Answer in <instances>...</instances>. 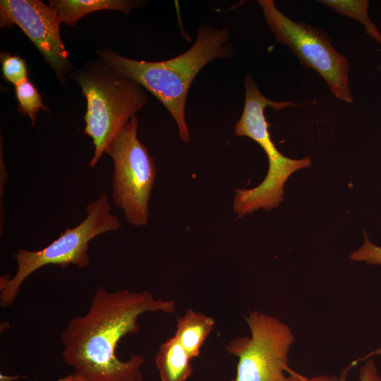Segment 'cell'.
<instances>
[{
  "label": "cell",
  "instance_id": "obj_16",
  "mask_svg": "<svg viewBox=\"0 0 381 381\" xmlns=\"http://www.w3.org/2000/svg\"><path fill=\"white\" fill-rule=\"evenodd\" d=\"M349 258L356 261H364L372 265H381V246L370 242L367 234L364 233L363 245L353 252Z\"/></svg>",
  "mask_w": 381,
  "mask_h": 381
},
{
  "label": "cell",
  "instance_id": "obj_10",
  "mask_svg": "<svg viewBox=\"0 0 381 381\" xmlns=\"http://www.w3.org/2000/svg\"><path fill=\"white\" fill-rule=\"evenodd\" d=\"M141 4L139 1L128 0H51L49 6L61 23L75 26L81 18L90 13L114 10L127 15Z\"/></svg>",
  "mask_w": 381,
  "mask_h": 381
},
{
  "label": "cell",
  "instance_id": "obj_3",
  "mask_svg": "<svg viewBox=\"0 0 381 381\" xmlns=\"http://www.w3.org/2000/svg\"><path fill=\"white\" fill-rule=\"evenodd\" d=\"M73 78L87 101L84 132L92 139L95 148L87 167L95 168L131 117L145 106L147 96L140 85L100 59L88 62Z\"/></svg>",
  "mask_w": 381,
  "mask_h": 381
},
{
  "label": "cell",
  "instance_id": "obj_17",
  "mask_svg": "<svg viewBox=\"0 0 381 381\" xmlns=\"http://www.w3.org/2000/svg\"><path fill=\"white\" fill-rule=\"evenodd\" d=\"M359 381H381L377 366L373 359L367 361L359 371Z\"/></svg>",
  "mask_w": 381,
  "mask_h": 381
},
{
  "label": "cell",
  "instance_id": "obj_2",
  "mask_svg": "<svg viewBox=\"0 0 381 381\" xmlns=\"http://www.w3.org/2000/svg\"><path fill=\"white\" fill-rule=\"evenodd\" d=\"M229 41L226 28L203 25L199 27L195 40L188 50L165 61L131 59L107 48L97 54L114 71L136 82L157 97L174 119L180 138L188 143L190 139L185 111L188 90L208 63L234 55Z\"/></svg>",
  "mask_w": 381,
  "mask_h": 381
},
{
  "label": "cell",
  "instance_id": "obj_14",
  "mask_svg": "<svg viewBox=\"0 0 381 381\" xmlns=\"http://www.w3.org/2000/svg\"><path fill=\"white\" fill-rule=\"evenodd\" d=\"M18 110L28 116L32 126L40 110L49 111L42 102V97L34 85L28 80L15 85Z\"/></svg>",
  "mask_w": 381,
  "mask_h": 381
},
{
  "label": "cell",
  "instance_id": "obj_1",
  "mask_svg": "<svg viewBox=\"0 0 381 381\" xmlns=\"http://www.w3.org/2000/svg\"><path fill=\"white\" fill-rule=\"evenodd\" d=\"M175 303L147 291H108L97 287L88 311L72 318L61 335L63 358L86 381H143L140 355L121 361L119 341L138 333V318L148 312L172 313Z\"/></svg>",
  "mask_w": 381,
  "mask_h": 381
},
{
  "label": "cell",
  "instance_id": "obj_12",
  "mask_svg": "<svg viewBox=\"0 0 381 381\" xmlns=\"http://www.w3.org/2000/svg\"><path fill=\"white\" fill-rule=\"evenodd\" d=\"M214 325V320L211 317L188 309L183 317L178 318L174 337L193 359L199 356Z\"/></svg>",
  "mask_w": 381,
  "mask_h": 381
},
{
  "label": "cell",
  "instance_id": "obj_15",
  "mask_svg": "<svg viewBox=\"0 0 381 381\" xmlns=\"http://www.w3.org/2000/svg\"><path fill=\"white\" fill-rule=\"evenodd\" d=\"M1 71L6 81L16 85L28 79L25 60L9 53L1 54Z\"/></svg>",
  "mask_w": 381,
  "mask_h": 381
},
{
  "label": "cell",
  "instance_id": "obj_13",
  "mask_svg": "<svg viewBox=\"0 0 381 381\" xmlns=\"http://www.w3.org/2000/svg\"><path fill=\"white\" fill-rule=\"evenodd\" d=\"M343 16L354 18L365 28L366 32L381 44V34L368 15V1L322 0L318 1Z\"/></svg>",
  "mask_w": 381,
  "mask_h": 381
},
{
  "label": "cell",
  "instance_id": "obj_20",
  "mask_svg": "<svg viewBox=\"0 0 381 381\" xmlns=\"http://www.w3.org/2000/svg\"><path fill=\"white\" fill-rule=\"evenodd\" d=\"M56 381H86V380L83 377H82L80 375L77 374L76 373H74L71 375L60 378L57 380Z\"/></svg>",
  "mask_w": 381,
  "mask_h": 381
},
{
  "label": "cell",
  "instance_id": "obj_8",
  "mask_svg": "<svg viewBox=\"0 0 381 381\" xmlns=\"http://www.w3.org/2000/svg\"><path fill=\"white\" fill-rule=\"evenodd\" d=\"M250 337H236L226 351L238 358L230 381H285L291 368L289 352L295 341L291 328L278 318L258 310L245 317Z\"/></svg>",
  "mask_w": 381,
  "mask_h": 381
},
{
  "label": "cell",
  "instance_id": "obj_11",
  "mask_svg": "<svg viewBox=\"0 0 381 381\" xmlns=\"http://www.w3.org/2000/svg\"><path fill=\"white\" fill-rule=\"evenodd\" d=\"M192 358L174 336L162 343L155 356L161 381H187L193 373Z\"/></svg>",
  "mask_w": 381,
  "mask_h": 381
},
{
  "label": "cell",
  "instance_id": "obj_4",
  "mask_svg": "<svg viewBox=\"0 0 381 381\" xmlns=\"http://www.w3.org/2000/svg\"><path fill=\"white\" fill-rule=\"evenodd\" d=\"M245 103L242 114L235 124V133L255 140L266 153L269 168L267 174L258 186L250 189H236L234 211L238 218L262 208L270 210L283 201L284 186L296 171L309 167L311 159L305 157L294 159L284 156L276 147L269 131L265 116L267 107L280 111L287 107H296L291 101L275 102L265 97L250 75L244 78Z\"/></svg>",
  "mask_w": 381,
  "mask_h": 381
},
{
  "label": "cell",
  "instance_id": "obj_7",
  "mask_svg": "<svg viewBox=\"0 0 381 381\" xmlns=\"http://www.w3.org/2000/svg\"><path fill=\"white\" fill-rule=\"evenodd\" d=\"M258 4L276 42L287 45L304 66L318 72L338 99L352 103L348 61L334 49L327 32L318 27L294 21L272 0H259Z\"/></svg>",
  "mask_w": 381,
  "mask_h": 381
},
{
  "label": "cell",
  "instance_id": "obj_9",
  "mask_svg": "<svg viewBox=\"0 0 381 381\" xmlns=\"http://www.w3.org/2000/svg\"><path fill=\"white\" fill-rule=\"evenodd\" d=\"M57 15L40 0H1V28L18 25L28 37L52 68L59 82L64 84L71 69L63 44Z\"/></svg>",
  "mask_w": 381,
  "mask_h": 381
},
{
  "label": "cell",
  "instance_id": "obj_18",
  "mask_svg": "<svg viewBox=\"0 0 381 381\" xmlns=\"http://www.w3.org/2000/svg\"><path fill=\"white\" fill-rule=\"evenodd\" d=\"M285 381H341L336 376L318 375L313 377H307L293 371L291 369L288 373Z\"/></svg>",
  "mask_w": 381,
  "mask_h": 381
},
{
  "label": "cell",
  "instance_id": "obj_19",
  "mask_svg": "<svg viewBox=\"0 0 381 381\" xmlns=\"http://www.w3.org/2000/svg\"><path fill=\"white\" fill-rule=\"evenodd\" d=\"M0 201H1V211L2 210V193L4 190V186L6 184V181L7 180L8 173L6 170V166L4 161V157L2 155V149H1V162H0Z\"/></svg>",
  "mask_w": 381,
  "mask_h": 381
},
{
  "label": "cell",
  "instance_id": "obj_6",
  "mask_svg": "<svg viewBox=\"0 0 381 381\" xmlns=\"http://www.w3.org/2000/svg\"><path fill=\"white\" fill-rule=\"evenodd\" d=\"M138 117H131L105 153L114 162L112 199L129 224L145 226L148 222L149 200L157 169L147 148L138 138Z\"/></svg>",
  "mask_w": 381,
  "mask_h": 381
},
{
  "label": "cell",
  "instance_id": "obj_5",
  "mask_svg": "<svg viewBox=\"0 0 381 381\" xmlns=\"http://www.w3.org/2000/svg\"><path fill=\"white\" fill-rule=\"evenodd\" d=\"M86 217L75 227L67 229L46 247L38 250L20 248L13 253L17 271L13 277H0V305L11 306L27 278L46 265L67 267L70 265L80 268L90 263L89 243L96 236L118 231L121 225L111 213L109 198L103 193L86 207Z\"/></svg>",
  "mask_w": 381,
  "mask_h": 381
}]
</instances>
